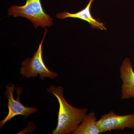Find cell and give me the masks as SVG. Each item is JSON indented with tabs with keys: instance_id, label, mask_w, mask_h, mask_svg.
Wrapping results in <instances>:
<instances>
[{
	"instance_id": "1",
	"label": "cell",
	"mask_w": 134,
	"mask_h": 134,
	"mask_svg": "<svg viewBox=\"0 0 134 134\" xmlns=\"http://www.w3.org/2000/svg\"><path fill=\"white\" fill-rule=\"evenodd\" d=\"M47 91L56 97L59 104L58 125L52 133H73L86 116L88 109L75 108L69 104L65 99L62 86L51 85L47 88Z\"/></svg>"
},
{
	"instance_id": "2",
	"label": "cell",
	"mask_w": 134,
	"mask_h": 134,
	"mask_svg": "<svg viewBox=\"0 0 134 134\" xmlns=\"http://www.w3.org/2000/svg\"><path fill=\"white\" fill-rule=\"evenodd\" d=\"M8 15L21 16L29 19L36 29L50 27L53 24V18L44 11L40 0H26L24 5H12L8 9Z\"/></svg>"
},
{
	"instance_id": "3",
	"label": "cell",
	"mask_w": 134,
	"mask_h": 134,
	"mask_svg": "<svg viewBox=\"0 0 134 134\" xmlns=\"http://www.w3.org/2000/svg\"><path fill=\"white\" fill-rule=\"evenodd\" d=\"M47 32V29H46L43 38L39 44L38 49L36 51L33 57L26 58L22 63L20 72L23 77H34L39 75L40 79L43 80L45 77L54 79L58 76V74L57 73L52 72L47 68L42 58V44Z\"/></svg>"
},
{
	"instance_id": "4",
	"label": "cell",
	"mask_w": 134,
	"mask_h": 134,
	"mask_svg": "<svg viewBox=\"0 0 134 134\" xmlns=\"http://www.w3.org/2000/svg\"><path fill=\"white\" fill-rule=\"evenodd\" d=\"M15 88V86L13 83H10L6 86L5 95L7 98L9 111L7 117L0 122L1 129L6 122L12 119L15 116L23 115L24 118V121H25L30 115L38 111L37 108L36 107H26L20 102L19 98L21 94L22 89L18 86L17 87L16 90L17 98L15 99L14 93Z\"/></svg>"
},
{
	"instance_id": "5",
	"label": "cell",
	"mask_w": 134,
	"mask_h": 134,
	"mask_svg": "<svg viewBox=\"0 0 134 134\" xmlns=\"http://www.w3.org/2000/svg\"><path fill=\"white\" fill-rule=\"evenodd\" d=\"M97 124L101 133L111 130H123L125 128L134 129V114L121 115L111 111L104 114Z\"/></svg>"
},
{
	"instance_id": "6",
	"label": "cell",
	"mask_w": 134,
	"mask_h": 134,
	"mask_svg": "<svg viewBox=\"0 0 134 134\" xmlns=\"http://www.w3.org/2000/svg\"><path fill=\"white\" fill-rule=\"evenodd\" d=\"M120 74L122 81L121 99L134 98V70L129 58H126L123 61L120 69Z\"/></svg>"
},
{
	"instance_id": "7",
	"label": "cell",
	"mask_w": 134,
	"mask_h": 134,
	"mask_svg": "<svg viewBox=\"0 0 134 134\" xmlns=\"http://www.w3.org/2000/svg\"><path fill=\"white\" fill-rule=\"evenodd\" d=\"M93 1L94 0H90L86 8L79 12L74 14H71L67 12H60L56 15V17L58 19H65L67 18H78L88 23L92 29L106 30L107 29L104 25V24L97 21L92 15L90 12V8Z\"/></svg>"
},
{
	"instance_id": "8",
	"label": "cell",
	"mask_w": 134,
	"mask_h": 134,
	"mask_svg": "<svg viewBox=\"0 0 134 134\" xmlns=\"http://www.w3.org/2000/svg\"><path fill=\"white\" fill-rule=\"evenodd\" d=\"M101 133L97 124V117L94 112H91L83 118L74 134H98Z\"/></svg>"
}]
</instances>
